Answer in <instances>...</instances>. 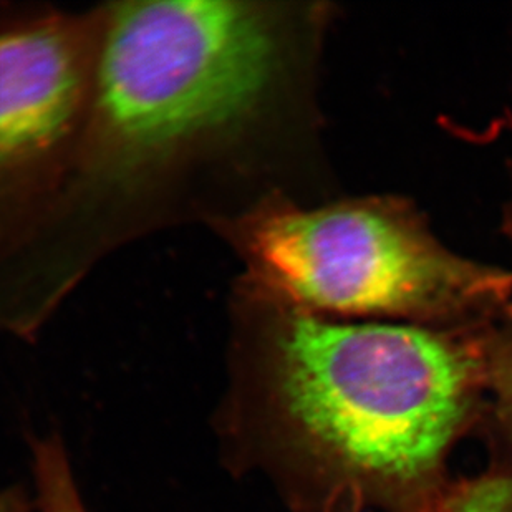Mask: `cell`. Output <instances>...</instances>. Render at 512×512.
Masks as SVG:
<instances>
[{"mask_svg": "<svg viewBox=\"0 0 512 512\" xmlns=\"http://www.w3.org/2000/svg\"><path fill=\"white\" fill-rule=\"evenodd\" d=\"M72 171L0 266V332L30 337L98 262L151 232L216 229L272 194L315 14L237 0L112 2Z\"/></svg>", "mask_w": 512, "mask_h": 512, "instance_id": "cell-1", "label": "cell"}, {"mask_svg": "<svg viewBox=\"0 0 512 512\" xmlns=\"http://www.w3.org/2000/svg\"><path fill=\"white\" fill-rule=\"evenodd\" d=\"M236 408L300 512H433L494 327L330 319L234 290Z\"/></svg>", "mask_w": 512, "mask_h": 512, "instance_id": "cell-2", "label": "cell"}, {"mask_svg": "<svg viewBox=\"0 0 512 512\" xmlns=\"http://www.w3.org/2000/svg\"><path fill=\"white\" fill-rule=\"evenodd\" d=\"M214 231L244 264L236 289L312 314L426 327L512 317V272L450 251L405 198L307 208L276 193Z\"/></svg>", "mask_w": 512, "mask_h": 512, "instance_id": "cell-3", "label": "cell"}, {"mask_svg": "<svg viewBox=\"0 0 512 512\" xmlns=\"http://www.w3.org/2000/svg\"><path fill=\"white\" fill-rule=\"evenodd\" d=\"M105 7L0 19V266L34 236L72 171L97 90Z\"/></svg>", "mask_w": 512, "mask_h": 512, "instance_id": "cell-4", "label": "cell"}, {"mask_svg": "<svg viewBox=\"0 0 512 512\" xmlns=\"http://www.w3.org/2000/svg\"><path fill=\"white\" fill-rule=\"evenodd\" d=\"M483 418L491 425L499 458L512 463V317L496 325L491 337Z\"/></svg>", "mask_w": 512, "mask_h": 512, "instance_id": "cell-5", "label": "cell"}, {"mask_svg": "<svg viewBox=\"0 0 512 512\" xmlns=\"http://www.w3.org/2000/svg\"><path fill=\"white\" fill-rule=\"evenodd\" d=\"M433 512H512V463L498 458L469 478L451 481Z\"/></svg>", "mask_w": 512, "mask_h": 512, "instance_id": "cell-6", "label": "cell"}, {"mask_svg": "<svg viewBox=\"0 0 512 512\" xmlns=\"http://www.w3.org/2000/svg\"><path fill=\"white\" fill-rule=\"evenodd\" d=\"M34 471L42 512H87L68 456L57 438L35 443Z\"/></svg>", "mask_w": 512, "mask_h": 512, "instance_id": "cell-7", "label": "cell"}, {"mask_svg": "<svg viewBox=\"0 0 512 512\" xmlns=\"http://www.w3.org/2000/svg\"><path fill=\"white\" fill-rule=\"evenodd\" d=\"M0 512H25L24 501L17 493H0Z\"/></svg>", "mask_w": 512, "mask_h": 512, "instance_id": "cell-8", "label": "cell"}, {"mask_svg": "<svg viewBox=\"0 0 512 512\" xmlns=\"http://www.w3.org/2000/svg\"><path fill=\"white\" fill-rule=\"evenodd\" d=\"M503 232L512 241V196L511 199H509L508 204L504 206Z\"/></svg>", "mask_w": 512, "mask_h": 512, "instance_id": "cell-9", "label": "cell"}]
</instances>
